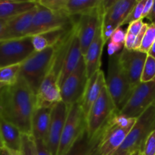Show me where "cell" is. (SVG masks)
Instances as JSON below:
<instances>
[{"label": "cell", "mask_w": 155, "mask_h": 155, "mask_svg": "<svg viewBox=\"0 0 155 155\" xmlns=\"http://www.w3.org/2000/svg\"><path fill=\"white\" fill-rule=\"evenodd\" d=\"M36 94L23 77L4 87L0 117L18 127L23 134H31L33 114L36 109Z\"/></svg>", "instance_id": "obj_1"}, {"label": "cell", "mask_w": 155, "mask_h": 155, "mask_svg": "<svg viewBox=\"0 0 155 155\" xmlns=\"http://www.w3.org/2000/svg\"><path fill=\"white\" fill-rule=\"evenodd\" d=\"M61 43L48 47L42 51H35L21 64L19 76L26 80L35 94L52 68Z\"/></svg>", "instance_id": "obj_2"}, {"label": "cell", "mask_w": 155, "mask_h": 155, "mask_svg": "<svg viewBox=\"0 0 155 155\" xmlns=\"http://www.w3.org/2000/svg\"><path fill=\"white\" fill-rule=\"evenodd\" d=\"M136 118H127L116 111L101 131L98 146L100 155H113L120 149L135 124Z\"/></svg>", "instance_id": "obj_3"}, {"label": "cell", "mask_w": 155, "mask_h": 155, "mask_svg": "<svg viewBox=\"0 0 155 155\" xmlns=\"http://www.w3.org/2000/svg\"><path fill=\"white\" fill-rule=\"evenodd\" d=\"M106 86L117 110L120 111L133 93L127 75L120 61V53L109 56Z\"/></svg>", "instance_id": "obj_4"}, {"label": "cell", "mask_w": 155, "mask_h": 155, "mask_svg": "<svg viewBox=\"0 0 155 155\" xmlns=\"http://www.w3.org/2000/svg\"><path fill=\"white\" fill-rule=\"evenodd\" d=\"M116 111L117 110L105 86L86 118L89 137L93 139L101 136L103 128Z\"/></svg>", "instance_id": "obj_5"}, {"label": "cell", "mask_w": 155, "mask_h": 155, "mask_svg": "<svg viewBox=\"0 0 155 155\" xmlns=\"http://www.w3.org/2000/svg\"><path fill=\"white\" fill-rule=\"evenodd\" d=\"M155 130V102L136 118L135 124L118 151L139 153L145 140Z\"/></svg>", "instance_id": "obj_6"}, {"label": "cell", "mask_w": 155, "mask_h": 155, "mask_svg": "<svg viewBox=\"0 0 155 155\" xmlns=\"http://www.w3.org/2000/svg\"><path fill=\"white\" fill-rule=\"evenodd\" d=\"M78 16L72 17L64 12H54L38 3L33 16L30 36L74 25Z\"/></svg>", "instance_id": "obj_7"}, {"label": "cell", "mask_w": 155, "mask_h": 155, "mask_svg": "<svg viewBox=\"0 0 155 155\" xmlns=\"http://www.w3.org/2000/svg\"><path fill=\"white\" fill-rule=\"evenodd\" d=\"M86 128V117L80 102L69 106L57 155H65Z\"/></svg>", "instance_id": "obj_8"}, {"label": "cell", "mask_w": 155, "mask_h": 155, "mask_svg": "<svg viewBox=\"0 0 155 155\" xmlns=\"http://www.w3.org/2000/svg\"><path fill=\"white\" fill-rule=\"evenodd\" d=\"M155 102V79L147 83L141 82L133 91L131 96L120 114L127 118H137Z\"/></svg>", "instance_id": "obj_9"}, {"label": "cell", "mask_w": 155, "mask_h": 155, "mask_svg": "<svg viewBox=\"0 0 155 155\" xmlns=\"http://www.w3.org/2000/svg\"><path fill=\"white\" fill-rule=\"evenodd\" d=\"M35 52L32 37L0 42V68L21 64Z\"/></svg>", "instance_id": "obj_10"}, {"label": "cell", "mask_w": 155, "mask_h": 155, "mask_svg": "<svg viewBox=\"0 0 155 155\" xmlns=\"http://www.w3.org/2000/svg\"><path fill=\"white\" fill-rule=\"evenodd\" d=\"M87 80L86 65L83 58L75 71L60 86L62 101L68 106L80 102L84 93Z\"/></svg>", "instance_id": "obj_11"}, {"label": "cell", "mask_w": 155, "mask_h": 155, "mask_svg": "<svg viewBox=\"0 0 155 155\" xmlns=\"http://www.w3.org/2000/svg\"><path fill=\"white\" fill-rule=\"evenodd\" d=\"M104 12L100 7L95 12L91 14L78 16L77 23V30L81 45V51L83 56L86 54L88 48L93 41L97 31L102 21Z\"/></svg>", "instance_id": "obj_12"}, {"label": "cell", "mask_w": 155, "mask_h": 155, "mask_svg": "<svg viewBox=\"0 0 155 155\" xmlns=\"http://www.w3.org/2000/svg\"><path fill=\"white\" fill-rule=\"evenodd\" d=\"M60 73L51 68L36 94V107H52L62 101L58 78Z\"/></svg>", "instance_id": "obj_13"}, {"label": "cell", "mask_w": 155, "mask_h": 155, "mask_svg": "<svg viewBox=\"0 0 155 155\" xmlns=\"http://www.w3.org/2000/svg\"><path fill=\"white\" fill-rule=\"evenodd\" d=\"M147 57V53L139 50H128L124 48L120 53L121 66L133 90L141 83V77Z\"/></svg>", "instance_id": "obj_14"}, {"label": "cell", "mask_w": 155, "mask_h": 155, "mask_svg": "<svg viewBox=\"0 0 155 155\" xmlns=\"http://www.w3.org/2000/svg\"><path fill=\"white\" fill-rule=\"evenodd\" d=\"M69 106L63 101L54 104L51 108L49 130L46 139V145L52 155H57L59 144L66 122Z\"/></svg>", "instance_id": "obj_15"}, {"label": "cell", "mask_w": 155, "mask_h": 155, "mask_svg": "<svg viewBox=\"0 0 155 155\" xmlns=\"http://www.w3.org/2000/svg\"><path fill=\"white\" fill-rule=\"evenodd\" d=\"M36 10V6L29 12L10 18L3 31L0 42L30 36V31Z\"/></svg>", "instance_id": "obj_16"}, {"label": "cell", "mask_w": 155, "mask_h": 155, "mask_svg": "<svg viewBox=\"0 0 155 155\" xmlns=\"http://www.w3.org/2000/svg\"><path fill=\"white\" fill-rule=\"evenodd\" d=\"M76 23L74 26L71 40H70L69 45H68L66 53L64 57L61 70L60 74H59L58 82L60 86L64 81L65 79L71 73L75 71V69L78 67L79 64L80 63L83 58V54H82L81 45H80V38H79L78 33H77Z\"/></svg>", "instance_id": "obj_17"}, {"label": "cell", "mask_w": 155, "mask_h": 155, "mask_svg": "<svg viewBox=\"0 0 155 155\" xmlns=\"http://www.w3.org/2000/svg\"><path fill=\"white\" fill-rule=\"evenodd\" d=\"M106 86V79L102 70H99L88 79L84 93L80 101L85 117H87L91 107L98 99L103 88Z\"/></svg>", "instance_id": "obj_18"}, {"label": "cell", "mask_w": 155, "mask_h": 155, "mask_svg": "<svg viewBox=\"0 0 155 155\" xmlns=\"http://www.w3.org/2000/svg\"><path fill=\"white\" fill-rule=\"evenodd\" d=\"M104 45L105 43L101 34V24L93 41L88 48L86 54L83 56L88 79L90 78L97 71L101 70V55H102L103 48Z\"/></svg>", "instance_id": "obj_19"}, {"label": "cell", "mask_w": 155, "mask_h": 155, "mask_svg": "<svg viewBox=\"0 0 155 155\" xmlns=\"http://www.w3.org/2000/svg\"><path fill=\"white\" fill-rule=\"evenodd\" d=\"M138 0H116L113 5L103 15V24H110L115 28L121 27Z\"/></svg>", "instance_id": "obj_20"}, {"label": "cell", "mask_w": 155, "mask_h": 155, "mask_svg": "<svg viewBox=\"0 0 155 155\" xmlns=\"http://www.w3.org/2000/svg\"><path fill=\"white\" fill-rule=\"evenodd\" d=\"M74 24L32 36V43L35 51H42L48 47L54 46L63 42L70 36Z\"/></svg>", "instance_id": "obj_21"}, {"label": "cell", "mask_w": 155, "mask_h": 155, "mask_svg": "<svg viewBox=\"0 0 155 155\" xmlns=\"http://www.w3.org/2000/svg\"><path fill=\"white\" fill-rule=\"evenodd\" d=\"M52 107H36L32 117L31 135L35 139L46 142Z\"/></svg>", "instance_id": "obj_22"}, {"label": "cell", "mask_w": 155, "mask_h": 155, "mask_svg": "<svg viewBox=\"0 0 155 155\" xmlns=\"http://www.w3.org/2000/svg\"><path fill=\"white\" fill-rule=\"evenodd\" d=\"M21 136L18 127L0 117V138L6 149L21 151Z\"/></svg>", "instance_id": "obj_23"}, {"label": "cell", "mask_w": 155, "mask_h": 155, "mask_svg": "<svg viewBox=\"0 0 155 155\" xmlns=\"http://www.w3.org/2000/svg\"><path fill=\"white\" fill-rule=\"evenodd\" d=\"M37 1H0V19H10L36 8Z\"/></svg>", "instance_id": "obj_24"}, {"label": "cell", "mask_w": 155, "mask_h": 155, "mask_svg": "<svg viewBox=\"0 0 155 155\" xmlns=\"http://www.w3.org/2000/svg\"><path fill=\"white\" fill-rule=\"evenodd\" d=\"M101 136L90 139L86 128L65 155H94L98 150Z\"/></svg>", "instance_id": "obj_25"}, {"label": "cell", "mask_w": 155, "mask_h": 155, "mask_svg": "<svg viewBox=\"0 0 155 155\" xmlns=\"http://www.w3.org/2000/svg\"><path fill=\"white\" fill-rule=\"evenodd\" d=\"M101 0H66L64 11L71 16H80L95 12L100 7Z\"/></svg>", "instance_id": "obj_26"}, {"label": "cell", "mask_w": 155, "mask_h": 155, "mask_svg": "<svg viewBox=\"0 0 155 155\" xmlns=\"http://www.w3.org/2000/svg\"><path fill=\"white\" fill-rule=\"evenodd\" d=\"M21 64L0 68V83L11 86L17 82L20 74Z\"/></svg>", "instance_id": "obj_27"}, {"label": "cell", "mask_w": 155, "mask_h": 155, "mask_svg": "<svg viewBox=\"0 0 155 155\" xmlns=\"http://www.w3.org/2000/svg\"><path fill=\"white\" fill-rule=\"evenodd\" d=\"M21 153L22 155H38L36 142L31 134H23L21 136Z\"/></svg>", "instance_id": "obj_28"}, {"label": "cell", "mask_w": 155, "mask_h": 155, "mask_svg": "<svg viewBox=\"0 0 155 155\" xmlns=\"http://www.w3.org/2000/svg\"><path fill=\"white\" fill-rule=\"evenodd\" d=\"M155 42V25L154 24H148V29L145 33L142 43L139 47V51L148 54V51Z\"/></svg>", "instance_id": "obj_29"}, {"label": "cell", "mask_w": 155, "mask_h": 155, "mask_svg": "<svg viewBox=\"0 0 155 155\" xmlns=\"http://www.w3.org/2000/svg\"><path fill=\"white\" fill-rule=\"evenodd\" d=\"M154 79H155V58L148 55L144 65L141 82L147 83L151 81Z\"/></svg>", "instance_id": "obj_30"}, {"label": "cell", "mask_w": 155, "mask_h": 155, "mask_svg": "<svg viewBox=\"0 0 155 155\" xmlns=\"http://www.w3.org/2000/svg\"><path fill=\"white\" fill-rule=\"evenodd\" d=\"M145 2H146V0H139V1H137V3L134 6L133 10L131 11V12H130L129 16L127 18V19L124 21L122 26L124 25V24H130L131 23L135 22V21H139V20H142V12H143L144 6H145Z\"/></svg>", "instance_id": "obj_31"}, {"label": "cell", "mask_w": 155, "mask_h": 155, "mask_svg": "<svg viewBox=\"0 0 155 155\" xmlns=\"http://www.w3.org/2000/svg\"><path fill=\"white\" fill-rule=\"evenodd\" d=\"M38 3L54 12H64L66 0H40Z\"/></svg>", "instance_id": "obj_32"}, {"label": "cell", "mask_w": 155, "mask_h": 155, "mask_svg": "<svg viewBox=\"0 0 155 155\" xmlns=\"http://www.w3.org/2000/svg\"><path fill=\"white\" fill-rule=\"evenodd\" d=\"M139 155H155V130L145 140Z\"/></svg>", "instance_id": "obj_33"}, {"label": "cell", "mask_w": 155, "mask_h": 155, "mask_svg": "<svg viewBox=\"0 0 155 155\" xmlns=\"http://www.w3.org/2000/svg\"><path fill=\"white\" fill-rule=\"evenodd\" d=\"M126 34H127V30H124L122 27H120L114 30V32L112 34L111 37H110L109 41L112 42H114V43L124 45Z\"/></svg>", "instance_id": "obj_34"}, {"label": "cell", "mask_w": 155, "mask_h": 155, "mask_svg": "<svg viewBox=\"0 0 155 155\" xmlns=\"http://www.w3.org/2000/svg\"><path fill=\"white\" fill-rule=\"evenodd\" d=\"M116 29L117 28H115L112 25H110V24H103L102 21V23H101V34H102V37L103 39H104V43H106L107 41L109 42L112 34H113Z\"/></svg>", "instance_id": "obj_35"}, {"label": "cell", "mask_w": 155, "mask_h": 155, "mask_svg": "<svg viewBox=\"0 0 155 155\" xmlns=\"http://www.w3.org/2000/svg\"><path fill=\"white\" fill-rule=\"evenodd\" d=\"M35 142L38 155H52L45 141L42 139H35Z\"/></svg>", "instance_id": "obj_36"}, {"label": "cell", "mask_w": 155, "mask_h": 155, "mask_svg": "<svg viewBox=\"0 0 155 155\" xmlns=\"http://www.w3.org/2000/svg\"><path fill=\"white\" fill-rule=\"evenodd\" d=\"M144 24H145V23L143 22L142 20H139V21L131 23V24H129V27L128 28H127V32L134 35V36H137L138 34L139 33V32L142 30Z\"/></svg>", "instance_id": "obj_37"}, {"label": "cell", "mask_w": 155, "mask_h": 155, "mask_svg": "<svg viewBox=\"0 0 155 155\" xmlns=\"http://www.w3.org/2000/svg\"><path fill=\"white\" fill-rule=\"evenodd\" d=\"M124 48V45L122 44H117L114 43L109 41L108 45H107V52H108L109 56H111L113 54H117L119 51H120L121 48Z\"/></svg>", "instance_id": "obj_38"}, {"label": "cell", "mask_w": 155, "mask_h": 155, "mask_svg": "<svg viewBox=\"0 0 155 155\" xmlns=\"http://www.w3.org/2000/svg\"><path fill=\"white\" fill-rule=\"evenodd\" d=\"M153 4H154V0H146V2H145V6H144L143 12H142V19L143 20L144 18H146L147 16L148 15V14L150 13L151 10V8H152Z\"/></svg>", "instance_id": "obj_39"}, {"label": "cell", "mask_w": 155, "mask_h": 155, "mask_svg": "<svg viewBox=\"0 0 155 155\" xmlns=\"http://www.w3.org/2000/svg\"><path fill=\"white\" fill-rule=\"evenodd\" d=\"M146 18H148L151 21V24H154L155 23V0H154V4H153L152 8H151V12L148 14Z\"/></svg>", "instance_id": "obj_40"}, {"label": "cell", "mask_w": 155, "mask_h": 155, "mask_svg": "<svg viewBox=\"0 0 155 155\" xmlns=\"http://www.w3.org/2000/svg\"><path fill=\"white\" fill-rule=\"evenodd\" d=\"M8 20L9 19H0V39H1L3 31L5 28V26Z\"/></svg>", "instance_id": "obj_41"}, {"label": "cell", "mask_w": 155, "mask_h": 155, "mask_svg": "<svg viewBox=\"0 0 155 155\" xmlns=\"http://www.w3.org/2000/svg\"><path fill=\"white\" fill-rule=\"evenodd\" d=\"M148 55L151 56V57L155 58V42H154V43L152 45V46L151 47V48H150L149 51H148Z\"/></svg>", "instance_id": "obj_42"}, {"label": "cell", "mask_w": 155, "mask_h": 155, "mask_svg": "<svg viewBox=\"0 0 155 155\" xmlns=\"http://www.w3.org/2000/svg\"><path fill=\"white\" fill-rule=\"evenodd\" d=\"M5 152L7 155H22L21 151H13V150H8L5 148Z\"/></svg>", "instance_id": "obj_43"}, {"label": "cell", "mask_w": 155, "mask_h": 155, "mask_svg": "<svg viewBox=\"0 0 155 155\" xmlns=\"http://www.w3.org/2000/svg\"><path fill=\"white\" fill-rule=\"evenodd\" d=\"M134 154L131 152H129V151H117L113 155H133Z\"/></svg>", "instance_id": "obj_44"}, {"label": "cell", "mask_w": 155, "mask_h": 155, "mask_svg": "<svg viewBox=\"0 0 155 155\" xmlns=\"http://www.w3.org/2000/svg\"><path fill=\"white\" fill-rule=\"evenodd\" d=\"M5 152V148L4 144L0 138V155H4Z\"/></svg>", "instance_id": "obj_45"}, {"label": "cell", "mask_w": 155, "mask_h": 155, "mask_svg": "<svg viewBox=\"0 0 155 155\" xmlns=\"http://www.w3.org/2000/svg\"><path fill=\"white\" fill-rule=\"evenodd\" d=\"M5 86H6L5 85H4V84H3V83H0V89H2V88H3V87H5Z\"/></svg>", "instance_id": "obj_46"}, {"label": "cell", "mask_w": 155, "mask_h": 155, "mask_svg": "<svg viewBox=\"0 0 155 155\" xmlns=\"http://www.w3.org/2000/svg\"><path fill=\"white\" fill-rule=\"evenodd\" d=\"M94 155H100L99 152H98V150H97V151H96V152H95V154H94Z\"/></svg>", "instance_id": "obj_47"}, {"label": "cell", "mask_w": 155, "mask_h": 155, "mask_svg": "<svg viewBox=\"0 0 155 155\" xmlns=\"http://www.w3.org/2000/svg\"><path fill=\"white\" fill-rule=\"evenodd\" d=\"M133 155H139V154L138 152H136V153H135V154H133Z\"/></svg>", "instance_id": "obj_48"}, {"label": "cell", "mask_w": 155, "mask_h": 155, "mask_svg": "<svg viewBox=\"0 0 155 155\" xmlns=\"http://www.w3.org/2000/svg\"><path fill=\"white\" fill-rule=\"evenodd\" d=\"M4 155H7V154H6V152H5V154H4Z\"/></svg>", "instance_id": "obj_49"}, {"label": "cell", "mask_w": 155, "mask_h": 155, "mask_svg": "<svg viewBox=\"0 0 155 155\" xmlns=\"http://www.w3.org/2000/svg\"><path fill=\"white\" fill-rule=\"evenodd\" d=\"M154 25H155V23H154Z\"/></svg>", "instance_id": "obj_50"}, {"label": "cell", "mask_w": 155, "mask_h": 155, "mask_svg": "<svg viewBox=\"0 0 155 155\" xmlns=\"http://www.w3.org/2000/svg\"></svg>", "instance_id": "obj_51"}]
</instances>
